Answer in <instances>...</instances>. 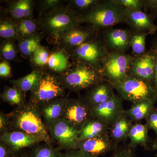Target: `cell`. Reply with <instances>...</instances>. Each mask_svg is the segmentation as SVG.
I'll list each match as a JSON object with an SVG mask.
<instances>
[{
  "instance_id": "cell-1",
  "label": "cell",
  "mask_w": 157,
  "mask_h": 157,
  "mask_svg": "<svg viewBox=\"0 0 157 157\" xmlns=\"http://www.w3.org/2000/svg\"><path fill=\"white\" fill-rule=\"evenodd\" d=\"M9 128L20 131L36 137L41 141L51 144L53 141L42 119L39 107L30 101L16 107L7 114Z\"/></svg>"
},
{
  "instance_id": "cell-2",
  "label": "cell",
  "mask_w": 157,
  "mask_h": 157,
  "mask_svg": "<svg viewBox=\"0 0 157 157\" xmlns=\"http://www.w3.org/2000/svg\"><path fill=\"white\" fill-rule=\"evenodd\" d=\"M127 10L115 0L102 1L88 12L77 16L79 23H85L95 30L110 28L113 26L125 22Z\"/></svg>"
},
{
  "instance_id": "cell-3",
  "label": "cell",
  "mask_w": 157,
  "mask_h": 157,
  "mask_svg": "<svg viewBox=\"0 0 157 157\" xmlns=\"http://www.w3.org/2000/svg\"><path fill=\"white\" fill-rule=\"evenodd\" d=\"M37 20L45 36L53 38L56 41L65 32L80 25L77 15L66 5L39 14Z\"/></svg>"
},
{
  "instance_id": "cell-4",
  "label": "cell",
  "mask_w": 157,
  "mask_h": 157,
  "mask_svg": "<svg viewBox=\"0 0 157 157\" xmlns=\"http://www.w3.org/2000/svg\"><path fill=\"white\" fill-rule=\"evenodd\" d=\"M57 76L65 90L74 92L88 90L105 80L101 71L86 64L76 62H73L67 72Z\"/></svg>"
},
{
  "instance_id": "cell-5",
  "label": "cell",
  "mask_w": 157,
  "mask_h": 157,
  "mask_svg": "<svg viewBox=\"0 0 157 157\" xmlns=\"http://www.w3.org/2000/svg\"><path fill=\"white\" fill-rule=\"evenodd\" d=\"M67 52L74 62L86 64L101 72L103 60L109 51L103 37L98 35L90 41Z\"/></svg>"
},
{
  "instance_id": "cell-6",
  "label": "cell",
  "mask_w": 157,
  "mask_h": 157,
  "mask_svg": "<svg viewBox=\"0 0 157 157\" xmlns=\"http://www.w3.org/2000/svg\"><path fill=\"white\" fill-rule=\"evenodd\" d=\"M110 84L122 99L133 104L145 100L157 101V96L151 85L130 75L120 82Z\"/></svg>"
},
{
  "instance_id": "cell-7",
  "label": "cell",
  "mask_w": 157,
  "mask_h": 157,
  "mask_svg": "<svg viewBox=\"0 0 157 157\" xmlns=\"http://www.w3.org/2000/svg\"><path fill=\"white\" fill-rule=\"evenodd\" d=\"M134 56L124 52L109 51L102 63L101 73L105 80L114 84L129 76Z\"/></svg>"
},
{
  "instance_id": "cell-8",
  "label": "cell",
  "mask_w": 157,
  "mask_h": 157,
  "mask_svg": "<svg viewBox=\"0 0 157 157\" xmlns=\"http://www.w3.org/2000/svg\"><path fill=\"white\" fill-rule=\"evenodd\" d=\"M65 90L58 76L45 70L37 86L31 92L29 101L39 107L63 96Z\"/></svg>"
},
{
  "instance_id": "cell-9",
  "label": "cell",
  "mask_w": 157,
  "mask_h": 157,
  "mask_svg": "<svg viewBox=\"0 0 157 157\" xmlns=\"http://www.w3.org/2000/svg\"><path fill=\"white\" fill-rule=\"evenodd\" d=\"M53 140L61 149L69 151L76 149L79 141V130L62 118L57 120L48 128Z\"/></svg>"
},
{
  "instance_id": "cell-10",
  "label": "cell",
  "mask_w": 157,
  "mask_h": 157,
  "mask_svg": "<svg viewBox=\"0 0 157 157\" xmlns=\"http://www.w3.org/2000/svg\"><path fill=\"white\" fill-rule=\"evenodd\" d=\"M124 111L122 99L115 94L107 101L90 108L92 117L101 121L109 128Z\"/></svg>"
},
{
  "instance_id": "cell-11",
  "label": "cell",
  "mask_w": 157,
  "mask_h": 157,
  "mask_svg": "<svg viewBox=\"0 0 157 157\" xmlns=\"http://www.w3.org/2000/svg\"><path fill=\"white\" fill-rule=\"evenodd\" d=\"M98 35V31L91 26L82 27L79 25L62 34L56 41L58 48L68 51L90 41Z\"/></svg>"
},
{
  "instance_id": "cell-12",
  "label": "cell",
  "mask_w": 157,
  "mask_h": 157,
  "mask_svg": "<svg viewBox=\"0 0 157 157\" xmlns=\"http://www.w3.org/2000/svg\"><path fill=\"white\" fill-rule=\"evenodd\" d=\"M155 62L154 52L151 47L150 50L143 55L134 56L129 75L145 82L153 87Z\"/></svg>"
},
{
  "instance_id": "cell-13",
  "label": "cell",
  "mask_w": 157,
  "mask_h": 157,
  "mask_svg": "<svg viewBox=\"0 0 157 157\" xmlns=\"http://www.w3.org/2000/svg\"><path fill=\"white\" fill-rule=\"evenodd\" d=\"M91 118L90 109L82 98L69 99L61 118L79 130Z\"/></svg>"
},
{
  "instance_id": "cell-14",
  "label": "cell",
  "mask_w": 157,
  "mask_h": 157,
  "mask_svg": "<svg viewBox=\"0 0 157 157\" xmlns=\"http://www.w3.org/2000/svg\"><path fill=\"white\" fill-rule=\"evenodd\" d=\"M117 145L108 133L90 139L79 140L76 149L92 156L98 157L115 150Z\"/></svg>"
},
{
  "instance_id": "cell-15",
  "label": "cell",
  "mask_w": 157,
  "mask_h": 157,
  "mask_svg": "<svg viewBox=\"0 0 157 157\" xmlns=\"http://www.w3.org/2000/svg\"><path fill=\"white\" fill-rule=\"evenodd\" d=\"M132 34L129 29L110 28L104 31L102 37L108 50L125 53L130 48Z\"/></svg>"
},
{
  "instance_id": "cell-16",
  "label": "cell",
  "mask_w": 157,
  "mask_h": 157,
  "mask_svg": "<svg viewBox=\"0 0 157 157\" xmlns=\"http://www.w3.org/2000/svg\"><path fill=\"white\" fill-rule=\"evenodd\" d=\"M0 141L6 144L14 153L33 147L42 142L36 137L20 131L8 130L1 134Z\"/></svg>"
},
{
  "instance_id": "cell-17",
  "label": "cell",
  "mask_w": 157,
  "mask_h": 157,
  "mask_svg": "<svg viewBox=\"0 0 157 157\" xmlns=\"http://www.w3.org/2000/svg\"><path fill=\"white\" fill-rule=\"evenodd\" d=\"M127 10L125 22L133 33H146L153 35L157 31V25L154 23V19L143 11Z\"/></svg>"
},
{
  "instance_id": "cell-18",
  "label": "cell",
  "mask_w": 157,
  "mask_h": 157,
  "mask_svg": "<svg viewBox=\"0 0 157 157\" xmlns=\"http://www.w3.org/2000/svg\"><path fill=\"white\" fill-rule=\"evenodd\" d=\"M113 89L109 82L104 80L87 90L83 99L90 109L111 98Z\"/></svg>"
},
{
  "instance_id": "cell-19",
  "label": "cell",
  "mask_w": 157,
  "mask_h": 157,
  "mask_svg": "<svg viewBox=\"0 0 157 157\" xmlns=\"http://www.w3.org/2000/svg\"><path fill=\"white\" fill-rule=\"evenodd\" d=\"M68 100L67 97L56 98L38 107L42 119L48 129L52 123L61 118Z\"/></svg>"
},
{
  "instance_id": "cell-20",
  "label": "cell",
  "mask_w": 157,
  "mask_h": 157,
  "mask_svg": "<svg viewBox=\"0 0 157 157\" xmlns=\"http://www.w3.org/2000/svg\"><path fill=\"white\" fill-rule=\"evenodd\" d=\"M35 2L33 0L11 1L7 5V12L16 22L25 18H33Z\"/></svg>"
},
{
  "instance_id": "cell-21",
  "label": "cell",
  "mask_w": 157,
  "mask_h": 157,
  "mask_svg": "<svg viewBox=\"0 0 157 157\" xmlns=\"http://www.w3.org/2000/svg\"><path fill=\"white\" fill-rule=\"evenodd\" d=\"M70 59V56L66 50L58 48L50 54L47 66L49 72L56 75L65 73L73 65Z\"/></svg>"
},
{
  "instance_id": "cell-22",
  "label": "cell",
  "mask_w": 157,
  "mask_h": 157,
  "mask_svg": "<svg viewBox=\"0 0 157 157\" xmlns=\"http://www.w3.org/2000/svg\"><path fill=\"white\" fill-rule=\"evenodd\" d=\"M45 71L43 69L37 68L26 76L11 80L10 82L13 87L19 90L24 95L27 92L32 91L36 87Z\"/></svg>"
},
{
  "instance_id": "cell-23",
  "label": "cell",
  "mask_w": 157,
  "mask_h": 157,
  "mask_svg": "<svg viewBox=\"0 0 157 157\" xmlns=\"http://www.w3.org/2000/svg\"><path fill=\"white\" fill-rule=\"evenodd\" d=\"M109 127L97 119H90L79 130V140H86L109 133Z\"/></svg>"
},
{
  "instance_id": "cell-24",
  "label": "cell",
  "mask_w": 157,
  "mask_h": 157,
  "mask_svg": "<svg viewBox=\"0 0 157 157\" xmlns=\"http://www.w3.org/2000/svg\"><path fill=\"white\" fill-rule=\"evenodd\" d=\"M133 125L132 121L124 113L109 128V132L113 140L117 144L128 138L130 130Z\"/></svg>"
},
{
  "instance_id": "cell-25",
  "label": "cell",
  "mask_w": 157,
  "mask_h": 157,
  "mask_svg": "<svg viewBox=\"0 0 157 157\" xmlns=\"http://www.w3.org/2000/svg\"><path fill=\"white\" fill-rule=\"evenodd\" d=\"M157 101L145 100L133 104L130 109L124 110L125 113L132 122H138L146 119L155 107Z\"/></svg>"
},
{
  "instance_id": "cell-26",
  "label": "cell",
  "mask_w": 157,
  "mask_h": 157,
  "mask_svg": "<svg viewBox=\"0 0 157 157\" xmlns=\"http://www.w3.org/2000/svg\"><path fill=\"white\" fill-rule=\"evenodd\" d=\"M149 129L146 124L137 122L132 125L128 135L130 141L128 146L135 149L138 145L143 147L145 149L148 148Z\"/></svg>"
},
{
  "instance_id": "cell-27",
  "label": "cell",
  "mask_w": 157,
  "mask_h": 157,
  "mask_svg": "<svg viewBox=\"0 0 157 157\" xmlns=\"http://www.w3.org/2000/svg\"><path fill=\"white\" fill-rule=\"evenodd\" d=\"M45 36V34L41 31L27 38H21L18 41V51L22 56L30 59L34 52L41 45V41Z\"/></svg>"
},
{
  "instance_id": "cell-28",
  "label": "cell",
  "mask_w": 157,
  "mask_h": 157,
  "mask_svg": "<svg viewBox=\"0 0 157 157\" xmlns=\"http://www.w3.org/2000/svg\"><path fill=\"white\" fill-rule=\"evenodd\" d=\"M0 36L5 40H18L21 38L17 22L9 17H2L0 21Z\"/></svg>"
},
{
  "instance_id": "cell-29",
  "label": "cell",
  "mask_w": 157,
  "mask_h": 157,
  "mask_svg": "<svg viewBox=\"0 0 157 157\" xmlns=\"http://www.w3.org/2000/svg\"><path fill=\"white\" fill-rule=\"evenodd\" d=\"M18 32L21 38H25L38 33L41 30L37 19L25 18L17 21Z\"/></svg>"
},
{
  "instance_id": "cell-30",
  "label": "cell",
  "mask_w": 157,
  "mask_h": 157,
  "mask_svg": "<svg viewBox=\"0 0 157 157\" xmlns=\"http://www.w3.org/2000/svg\"><path fill=\"white\" fill-rule=\"evenodd\" d=\"M148 33H133L132 32L130 47L132 48L134 56H139L143 55L147 52L146 39Z\"/></svg>"
},
{
  "instance_id": "cell-31",
  "label": "cell",
  "mask_w": 157,
  "mask_h": 157,
  "mask_svg": "<svg viewBox=\"0 0 157 157\" xmlns=\"http://www.w3.org/2000/svg\"><path fill=\"white\" fill-rule=\"evenodd\" d=\"M59 147H54L51 144H37L30 151L31 157H61Z\"/></svg>"
},
{
  "instance_id": "cell-32",
  "label": "cell",
  "mask_w": 157,
  "mask_h": 157,
  "mask_svg": "<svg viewBox=\"0 0 157 157\" xmlns=\"http://www.w3.org/2000/svg\"><path fill=\"white\" fill-rule=\"evenodd\" d=\"M100 0H70L67 1V6L77 15L86 13L97 6Z\"/></svg>"
},
{
  "instance_id": "cell-33",
  "label": "cell",
  "mask_w": 157,
  "mask_h": 157,
  "mask_svg": "<svg viewBox=\"0 0 157 157\" xmlns=\"http://www.w3.org/2000/svg\"><path fill=\"white\" fill-rule=\"evenodd\" d=\"M1 97L4 102L8 103L11 106L18 107L25 103L23 94L14 87L5 86Z\"/></svg>"
},
{
  "instance_id": "cell-34",
  "label": "cell",
  "mask_w": 157,
  "mask_h": 157,
  "mask_svg": "<svg viewBox=\"0 0 157 157\" xmlns=\"http://www.w3.org/2000/svg\"><path fill=\"white\" fill-rule=\"evenodd\" d=\"M50 54L48 48L40 45L30 59L31 62L35 67L45 70L44 68L47 67Z\"/></svg>"
},
{
  "instance_id": "cell-35",
  "label": "cell",
  "mask_w": 157,
  "mask_h": 157,
  "mask_svg": "<svg viewBox=\"0 0 157 157\" xmlns=\"http://www.w3.org/2000/svg\"><path fill=\"white\" fill-rule=\"evenodd\" d=\"M0 48L1 58L2 61H13L17 60L18 49L13 41L5 40L1 42Z\"/></svg>"
},
{
  "instance_id": "cell-36",
  "label": "cell",
  "mask_w": 157,
  "mask_h": 157,
  "mask_svg": "<svg viewBox=\"0 0 157 157\" xmlns=\"http://www.w3.org/2000/svg\"><path fill=\"white\" fill-rule=\"evenodd\" d=\"M64 1L61 0H42L39 1V14H44L53 9L65 5Z\"/></svg>"
},
{
  "instance_id": "cell-37",
  "label": "cell",
  "mask_w": 157,
  "mask_h": 157,
  "mask_svg": "<svg viewBox=\"0 0 157 157\" xmlns=\"http://www.w3.org/2000/svg\"><path fill=\"white\" fill-rule=\"evenodd\" d=\"M125 9L133 11H143L144 0H115Z\"/></svg>"
},
{
  "instance_id": "cell-38",
  "label": "cell",
  "mask_w": 157,
  "mask_h": 157,
  "mask_svg": "<svg viewBox=\"0 0 157 157\" xmlns=\"http://www.w3.org/2000/svg\"><path fill=\"white\" fill-rule=\"evenodd\" d=\"M146 121V125L149 130L151 129L154 131L156 135L157 142V108L154 107L150 113L145 119Z\"/></svg>"
},
{
  "instance_id": "cell-39",
  "label": "cell",
  "mask_w": 157,
  "mask_h": 157,
  "mask_svg": "<svg viewBox=\"0 0 157 157\" xmlns=\"http://www.w3.org/2000/svg\"><path fill=\"white\" fill-rule=\"evenodd\" d=\"M134 149L128 146L117 147L111 157H135Z\"/></svg>"
},
{
  "instance_id": "cell-40",
  "label": "cell",
  "mask_w": 157,
  "mask_h": 157,
  "mask_svg": "<svg viewBox=\"0 0 157 157\" xmlns=\"http://www.w3.org/2000/svg\"><path fill=\"white\" fill-rule=\"evenodd\" d=\"M150 11V14L154 19L157 17V0H144V9Z\"/></svg>"
},
{
  "instance_id": "cell-41",
  "label": "cell",
  "mask_w": 157,
  "mask_h": 157,
  "mask_svg": "<svg viewBox=\"0 0 157 157\" xmlns=\"http://www.w3.org/2000/svg\"><path fill=\"white\" fill-rule=\"evenodd\" d=\"M0 76L3 78L11 77V67L9 62L2 61L0 63Z\"/></svg>"
},
{
  "instance_id": "cell-42",
  "label": "cell",
  "mask_w": 157,
  "mask_h": 157,
  "mask_svg": "<svg viewBox=\"0 0 157 157\" xmlns=\"http://www.w3.org/2000/svg\"><path fill=\"white\" fill-rule=\"evenodd\" d=\"M61 157H94L81 150L75 149L62 153Z\"/></svg>"
},
{
  "instance_id": "cell-43",
  "label": "cell",
  "mask_w": 157,
  "mask_h": 157,
  "mask_svg": "<svg viewBox=\"0 0 157 157\" xmlns=\"http://www.w3.org/2000/svg\"><path fill=\"white\" fill-rule=\"evenodd\" d=\"M151 47L154 52L155 56V80L154 83L153 88L157 96V38H155L153 41Z\"/></svg>"
},
{
  "instance_id": "cell-44",
  "label": "cell",
  "mask_w": 157,
  "mask_h": 157,
  "mask_svg": "<svg viewBox=\"0 0 157 157\" xmlns=\"http://www.w3.org/2000/svg\"><path fill=\"white\" fill-rule=\"evenodd\" d=\"M9 128V120L7 114L0 112V132L1 134L8 131Z\"/></svg>"
},
{
  "instance_id": "cell-45",
  "label": "cell",
  "mask_w": 157,
  "mask_h": 157,
  "mask_svg": "<svg viewBox=\"0 0 157 157\" xmlns=\"http://www.w3.org/2000/svg\"><path fill=\"white\" fill-rule=\"evenodd\" d=\"M14 154L6 144L0 141V157H12Z\"/></svg>"
},
{
  "instance_id": "cell-46",
  "label": "cell",
  "mask_w": 157,
  "mask_h": 157,
  "mask_svg": "<svg viewBox=\"0 0 157 157\" xmlns=\"http://www.w3.org/2000/svg\"><path fill=\"white\" fill-rule=\"evenodd\" d=\"M12 157H31L30 152H23L22 150L14 154Z\"/></svg>"
},
{
  "instance_id": "cell-47",
  "label": "cell",
  "mask_w": 157,
  "mask_h": 157,
  "mask_svg": "<svg viewBox=\"0 0 157 157\" xmlns=\"http://www.w3.org/2000/svg\"><path fill=\"white\" fill-rule=\"evenodd\" d=\"M152 148L153 150L157 151V142L155 141L153 143L152 145Z\"/></svg>"
},
{
  "instance_id": "cell-48",
  "label": "cell",
  "mask_w": 157,
  "mask_h": 157,
  "mask_svg": "<svg viewBox=\"0 0 157 157\" xmlns=\"http://www.w3.org/2000/svg\"></svg>"
}]
</instances>
